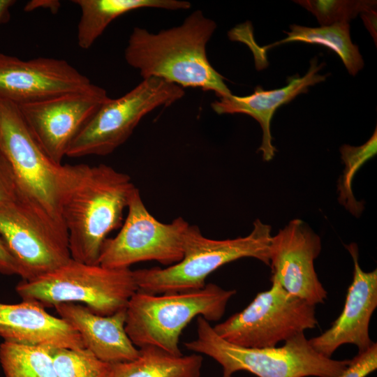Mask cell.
I'll return each mask as SVG.
<instances>
[{"label": "cell", "mask_w": 377, "mask_h": 377, "mask_svg": "<svg viewBox=\"0 0 377 377\" xmlns=\"http://www.w3.org/2000/svg\"><path fill=\"white\" fill-rule=\"evenodd\" d=\"M323 66L324 63L318 64L315 57L311 60L310 67L303 77L298 75L290 77L288 84L283 88L265 91L257 86L251 95L237 96L232 94L212 102L211 107L218 114L239 113L255 119L263 131L262 142L258 151L262 152L264 161H269L276 151L270 132V123L275 111L299 94L306 93L309 87L325 81L329 73H318Z\"/></svg>", "instance_id": "cell-17"}, {"label": "cell", "mask_w": 377, "mask_h": 377, "mask_svg": "<svg viewBox=\"0 0 377 377\" xmlns=\"http://www.w3.org/2000/svg\"><path fill=\"white\" fill-rule=\"evenodd\" d=\"M0 237L23 281L54 270L71 258L69 250L48 237L19 202L0 207Z\"/></svg>", "instance_id": "cell-15"}, {"label": "cell", "mask_w": 377, "mask_h": 377, "mask_svg": "<svg viewBox=\"0 0 377 377\" xmlns=\"http://www.w3.org/2000/svg\"><path fill=\"white\" fill-rule=\"evenodd\" d=\"M377 369V344L374 342L367 350L358 353L339 377H366Z\"/></svg>", "instance_id": "cell-26"}, {"label": "cell", "mask_w": 377, "mask_h": 377, "mask_svg": "<svg viewBox=\"0 0 377 377\" xmlns=\"http://www.w3.org/2000/svg\"><path fill=\"white\" fill-rule=\"evenodd\" d=\"M320 251L319 236L302 220L290 221L272 237V277L288 293L310 304L324 303L327 293L314 267Z\"/></svg>", "instance_id": "cell-12"}, {"label": "cell", "mask_w": 377, "mask_h": 377, "mask_svg": "<svg viewBox=\"0 0 377 377\" xmlns=\"http://www.w3.org/2000/svg\"><path fill=\"white\" fill-rule=\"evenodd\" d=\"M376 8L371 9L369 11L361 13V17L363 20V22L372 36L375 43L376 44Z\"/></svg>", "instance_id": "cell-29"}, {"label": "cell", "mask_w": 377, "mask_h": 377, "mask_svg": "<svg viewBox=\"0 0 377 377\" xmlns=\"http://www.w3.org/2000/svg\"><path fill=\"white\" fill-rule=\"evenodd\" d=\"M184 96L178 85L162 79H143L117 98H108L69 146L66 156H105L124 144L141 119L154 109L167 107Z\"/></svg>", "instance_id": "cell-8"}, {"label": "cell", "mask_w": 377, "mask_h": 377, "mask_svg": "<svg viewBox=\"0 0 377 377\" xmlns=\"http://www.w3.org/2000/svg\"><path fill=\"white\" fill-rule=\"evenodd\" d=\"M0 337L3 341L52 348H85L77 330L66 320L52 316L40 303L23 300L0 302Z\"/></svg>", "instance_id": "cell-16"}, {"label": "cell", "mask_w": 377, "mask_h": 377, "mask_svg": "<svg viewBox=\"0 0 377 377\" xmlns=\"http://www.w3.org/2000/svg\"><path fill=\"white\" fill-rule=\"evenodd\" d=\"M0 273L6 275L20 274L19 267L0 237Z\"/></svg>", "instance_id": "cell-28"}, {"label": "cell", "mask_w": 377, "mask_h": 377, "mask_svg": "<svg viewBox=\"0 0 377 377\" xmlns=\"http://www.w3.org/2000/svg\"><path fill=\"white\" fill-rule=\"evenodd\" d=\"M108 98L103 88L93 84L82 91L18 107L45 152L61 164L71 142Z\"/></svg>", "instance_id": "cell-11"}, {"label": "cell", "mask_w": 377, "mask_h": 377, "mask_svg": "<svg viewBox=\"0 0 377 377\" xmlns=\"http://www.w3.org/2000/svg\"><path fill=\"white\" fill-rule=\"evenodd\" d=\"M138 348L135 360L112 364L109 377H200V355L177 356L152 346Z\"/></svg>", "instance_id": "cell-20"}, {"label": "cell", "mask_w": 377, "mask_h": 377, "mask_svg": "<svg viewBox=\"0 0 377 377\" xmlns=\"http://www.w3.org/2000/svg\"><path fill=\"white\" fill-rule=\"evenodd\" d=\"M287 36L261 48L260 52L276 45L290 42H302L325 46L337 53L348 73L355 76L364 66L358 47L352 43L349 23H337L330 26L308 27L297 24L290 26Z\"/></svg>", "instance_id": "cell-21"}, {"label": "cell", "mask_w": 377, "mask_h": 377, "mask_svg": "<svg viewBox=\"0 0 377 377\" xmlns=\"http://www.w3.org/2000/svg\"><path fill=\"white\" fill-rule=\"evenodd\" d=\"M271 281L243 310L213 327L220 337L243 347H275L317 326L316 306L288 293L275 279Z\"/></svg>", "instance_id": "cell-9"}, {"label": "cell", "mask_w": 377, "mask_h": 377, "mask_svg": "<svg viewBox=\"0 0 377 377\" xmlns=\"http://www.w3.org/2000/svg\"><path fill=\"white\" fill-rule=\"evenodd\" d=\"M184 346L214 359L221 366L223 376L246 371L258 377H339L350 362L320 354L304 333L288 339L280 347L239 346L220 337L202 317L197 318V337Z\"/></svg>", "instance_id": "cell-5"}, {"label": "cell", "mask_w": 377, "mask_h": 377, "mask_svg": "<svg viewBox=\"0 0 377 377\" xmlns=\"http://www.w3.org/2000/svg\"><path fill=\"white\" fill-rule=\"evenodd\" d=\"M59 317L79 333L85 348L99 360L117 364L135 360L139 355L126 330V309L112 315L101 316L76 303H60L54 306Z\"/></svg>", "instance_id": "cell-18"}, {"label": "cell", "mask_w": 377, "mask_h": 377, "mask_svg": "<svg viewBox=\"0 0 377 377\" xmlns=\"http://www.w3.org/2000/svg\"><path fill=\"white\" fill-rule=\"evenodd\" d=\"M15 3L13 0H0V25L9 21L10 8Z\"/></svg>", "instance_id": "cell-31"}, {"label": "cell", "mask_w": 377, "mask_h": 377, "mask_svg": "<svg viewBox=\"0 0 377 377\" xmlns=\"http://www.w3.org/2000/svg\"><path fill=\"white\" fill-rule=\"evenodd\" d=\"M53 349L3 341L0 364L5 377H57Z\"/></svg>", "instance_id": "cell-22"}, {"label": "cell", "mask_w": 377, "mask_h": 377, "mask_svg": "<svg viewBox=\"0 0 377 377\" xmlns=\"http://www.w3.org/2000/svg\"><path fill=\"white\" fill-rule=\"evenodd\" d=\"M346 248L353 258L354 270L343 310L330 328L309 339L318 353L328 358L344 344H353L361 353L374 343L369 336V323L377 307V269L364 272L361 269L356 244Z\"/></svg>", "instance_id": "cell-14"}, {"label": "cell", "mask_w": 377, "mask_h": 377, "mask_svg": "<svg viewBox=\"0 0 377 377\" xmlns=\"http://www.w3.org/2000/svg\"><path fill=\"white\" fill-rule=\"evenodd\" d=\"M57 377H109L112 364L96 357L87 348H54Z\"/></svg>", "instance_id": "cell-24"}, {"label": "cell", "mask_w": 377, "mask_h": 377, "mask_svg": "<svg viewBox=\"0 0 377 377\" xmlns=\"http://www.w3.org/2000/svg\"><path fill=\"white\" fill-rule=\"evenodd\" d=\"M222 377H232V376H223Z\"/></svg>", "instance_id": "cell-32"}, {"label": "cell", "mask_w": 377, "mask_h": 377, "mask_svg": "<svg viewBox=\"0 0 377 377\" xmlns=\"http://www.w3.org/2000/svg\"><path fill=\"white\" fill-rule=\"evenodd\" d=\"M20 203L11 168L0 151V207Z\"/></svg>", "instance_id": "cell-27"}, {"label": "cell", "mask_w": 377, "mask_h": 377, "mask_svg": "<svg viewBox=\"0 0 377 377\" xmlns=\"http://www.w3.org/2000/svg\"><path fill=\"white\" fill-rule=\"evenodd\" d=\"M92 84L64 59L22 60L0 52V99L17 105L82 91Z\"/></svg>", "instance_id": "cell-13"}, {"label": "cell", "mask_w": 377, "mask_h": 377, "mask_svg": "<svg viewBox=\"0 0 377 377\" xmlns=\"http://www.w3.org/2000/svg\"><path fill=\"white\" fill-rule=\"evenodd\" d=\"M294 2L314 15L320 26L348 23L358 14L376 8L374 0H297Z\"/></svg>", "instance_id": "cell-25"}, {"label": "cell", "mask_w": 377, "mask_h": 377, "mask_svg": "<svg viewBox=\"0 0 377 377\" xmlns=\"http://www.w3.org/2000/svg\"><path fill=\"white\" fill-rule=\"evenodd\" d=\"M216 27L197 10L180 25L156 34L135 27L125 48V60L143 79L156 77L183 89L212 91L219 98L229 96L232 93L225 78L207 56V45Z\"/></svg>", "instance_id": "cell-2"}, {"label": "cell", "mask_w": 377, "mask_h": 377, "mask_svg": "<svg viewBox=\"0 0 377 377\" xmlns=\"http://www.w3.org/2000/svg\"><path fill=\"white\" fill-rule=\"evenodd\" d=\"M44 7L50 9L52 13H57L60 7V3L58 1H31L27 3L24 6V10L31 11L38 8Z\"/></svg>", "instance_id": "cell-30"}, {"label": "cell", "mask_w": 377, "mask_h": 377, "mask_svg": "<svg viewBox=\"0 0 377 377\" xmlns=\"http://www.w3.org/2000/svg\"><path fill=\"white\" fill-rule=\"evenodd\" d=\"M15 290L22 300L43 306L80 302L96 314L110 316L126 309L138 286L130 268L112 269L71 258L37 278L22 280Z\"/></svg>", "instance_id": "cell-7"}, {"label": "cell", "mask_w": 377, "mask_h": 377, "mask_svg": "<svg viewBox=\"0 0 377 377\" xmlns=\"http://www.w3.org/2000/svg\"><path fill=\"white\" fill-rule=\"evenodd\" d=\"M235 294V289L211 283L198 290L158 295L137 290L126 308L125 330L137 348L152 346L182 355L179 342L184 328L195 318L220 320Z\"/></svg>", "instance_id": "cell-4"}, {"label": "cell", "mask_w": 377, "mask_h": 377, "mask_svg": "<svg viewBox=\"0 0 377 377\" xmlns=\"http://www.w3.org/2000/svg\"><path fill=\"white\" fill-rule=\"evenodd\" d=\"M0 151L15 179L20 204L37 226L68 249L60 207L63 164L54 163L39 145L17 105L0 99Z\"/></svg>", "instance_id": "cell-3"}, {"label": "cell", "mask_w": 377, "mask_h": 377, "mask_svg": "<svg viewBox=\"0 0 377 377\" xmlns=\"http://www.w3.org/2000/svg\"><path fill=\"white\" fill-rule=\"evenodd\" d=\"M376 128L370 139L363 145L353 147L344 145L340 148L345 168L338 184L339 200L353 215H359L363 205L355 198L352 191L353 179L360 167L376 154Z\"/></svg>", "instance_id": "cell-23"}, {"label": "cell", "mask_w": 377, "mask_h": 377, "mask_svg": "<svg viewBox=\"0 0 377 377\" xmlns=\"http://www.w3.org/2000/svg\"><path fill=\"white\" fill-rule=\"evenodd\" d=\"M127 217L119 232L107 238L98 264L112 269L130 268L140 262L156 261L170 266L184 256L191 226L178 217L164 223L154 217L137 188L128 205Z\"/></svg>", "instance_id": "cell-10"}, {"label": "cell", "mask_w": 377, "mask_h": 377, "mask_svg": "<svg viewBox=\"0 0 377 377\" xmlns=\"http://www.w3.org/2000/svg\"><path fill=\"white\" fill-rule=\"evenodd\" d=\"M81 11L77 24V43L89 49L107 27L118 17L130 11L145 8L187 10L189 1L182 0H74Z\"/></svg>", "instance_id": "cell-19"}, {"label": "cell", "mask_w": 377, "mask_h": 377, "mask_svg": "<svg viewBox=\"0 0 377 377\" xmlns=\"http://www.w3.org/2000/svg\"><path fill=\"white\" fill-rule=\"evenodd\" d=\"M272 237L271 226L259 219L247 236L227 239L207 238L191 226L179 262L165 268L133 271L138 290L158 295L200 289L209 274L242 258H253L269 266Z\"/></svg>", "instance_id": "cell-6"}, {"label": "cell", "mask_w": 377, "mask_h": 377, "mask_svg": "<svg viewBox=\"0 0 377 377\" xmlns=\"http://www.w3.org/2000/svg\"><path fill=\"white\" fill-rule=\"evenodd\" d=\"M60 188L71 258L96 265L107 236L121 225L137 188L128 175L109 165L84 163L62 165Z\"/></svg>", "instance_id": "cell-1"}]
</instances>
